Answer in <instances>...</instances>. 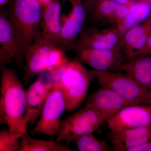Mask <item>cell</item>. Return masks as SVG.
I'll return each instance as SVG.
<instances>
[{
    "instance_id": "obj_1",
    "label": "cell",
    "mask_w": 151,
    "mask_h": 151,
    "mask_svg": "<svg viewBox=\"0 0 151 151\" xmlns=\"http://www.w3.org/2000/svg\"><path fill=\"white\" fill-rule=\"evenodd\" d=\"M1 69L0 123L7 125L13 139L27 133L26 92L13 69Z\"/></svg>"
},
{
    "instance_id": "obj_2",
    "label": "cell",
    "mask_w": 151,
    "mask_h": 151,
    "mask_svg": "<svg viewBox=\"0 0 151 151\" xmlns=\"http://www.w3.org/2000/svg\"><path fill=\"white\" fill-rule=\"evenodd\" d=\"M53 74L55 82L62 92L66 110L72 111L78 108L86 98L94 79L89 70L75 58Z\"/></svg>"
},
{
    "instance_id": "obj_3",
    "label": "cell",
    "mask_w": 151,
    "mask_h": 151,
    "mask_svg": "<svg viewBox=\"0 0 151 151\" xmlns=\"http://www.w3.org/2000/svg\"><path fill=\"white\" fill-rule=\"evenodd\" d=\"M12 1L8 14L20 34L26 50L40 34L43 8L37 0Z\"/></svg>"
},
{
    "instance_id": "obj_4",
    "label": "cell",
    "mask_w": 151,
    "mask_h": 151,
    "mask_svg": "<svg viewBox=\"0 0 151 151\" xmlns=\"http://www.w3.org/2000/svg\"><path fill=\"white\" fill-rule=\"evenodd\" d=\"M100 86L114 91L132 105H151V90L138 83L127 73L89 70Z\"/></svg>"
},
{
    "instance_id": "obj_5",
    "label": "cell",
    "mask_w": 151,
    "mask_h": 151,
    "mask_svg": "<svg viewBox=\"0 0 151 151\" xmlns=\"http://www.w3.org/2000/svg\"><path fill=\"white\" fill-rule=\"evenodd\" d=\"M103 123V119L95 110L85 106L60 120L56 141L58 142L65 141L68 146L78 138L94 133Z\"/></svg>"
},
{
    "instance_id": "obj_6",
    "label": "cell",
    "mask_w": 151,
    "mask_h": 151,
    "mask_svg": "<svg viewBox=\"0 0 151 151\" xmlns=\"http://www.w3.org/2000/svg\"><path fill=\"white\" fill-rule=\"evenodd\" d=\"M26 49L20 34L9 17L6 11L0 14V67L15 63L23 65Z\"/></svg>"
},
{
    "instance_id": "obj_7",
    "label": "cell",
    "mask_w": 151,
    "mask_h": 151,
    "mask_svg": "<svg viewBox=\"0 0 151 151\" xmlns=\"http://www.w3.org/2000/svg\"><path fill=\"white\" fill-rule=\"evenodd\" d=\"M66 110L63 96L58 84L55 82L53 89L49 94L32 135L43 134L52 137L56 136L59 128L60 118Z\"/></svg>"
},
{
    "instance_id": "obj_8",
    "label": "cell",
    "mask_w": 151,
    "mask_h": 151,
    "mask_svg": "<svg viewBox=\"0 0 151 151\" xmlns=\"http://www.w3.org/2000/svg\"><path fill=\"white\" fill-rule=\"evenodd\" d=\"M75 51L76 58L82 63L90 66L93 70L124 72V65L127 60L121 49L79 48L76 49Z\"/></svg>"
},
{
    "instance_id": "obj_9",
    "label": "cell",
    "mask_w": 151,
    "mask_h": 151,
    "mask_svg": "<svg viewBox=\"0 0 151 151\" xmlns=\"http://www.w3.org/2000/svg\"><path fill=\"white\" fill-rule=\"evenodd\" d=\"M84 4L87 14L95 23L117 28L129 12V6L111 0H85Z\"/></svg>"
},
{
    "instance_id": "obj_10",
    "label": "cell",
    "mask_w": 151,
    "mask_h": 151,
    "mask_svg": "<svg viewBox=\"0 0 151 151\" xmlns=\"http://www.w3.org/2000/svg\"><path fill=\"white\" fill-rule=\"evenodd\" d=\"M55 84L53 73L44 71L37 76L26 92V120L33 126L38 120L44 103Z\"/></svg>"
},
{
    "instance_id": "obj_11",
    "label": "cell",
    "mask_w": 151,
    "mask_h": 151,
    "mask_svg": "<svg viewBox=\"0 0 151 151\" xmlns=\"http://www.w3.org/2000/svg\"><path fill=\"white\" fill-rule=\"evenodd\" d=\"M69 1L71 11L67 16L61 17V37L58 46L65 51L74 49L76 39L83 30L87 12L83 0H63Z\"/></svg>"
},
{
    "instance_id": "obj_12",
    "label": "cell",
    "mask_w": 151,
    "mask_h": 151,
    "mask_svg": "<svg viewBox=\"0 0 151 151\" xmlns=\"http://www.w3.org/2000/svg\"><path fill=\"white\" fill-rule=\"evenodd\" d=\"M122 35L115 27L83 29L74 49L79 48L116 49L122 48Z\"/></svg>"
},
{
    "instance_id": "obj_13",
    "label": "cell",
    "mask_w": 151,
    "mask_h": 151,
    "mask_svg": "<svg viewBox=\"0 0 151 151\" xmlns=\"http://www.w3.org/2000/svg\"><path fill=\"white\" fill-rule=\"evenodd\" d=\"M130 105H132L114 91L103 86L87 96L85 103V106L95 110L104 122Z\"/></svg>"
},
{
    "instance_id": "obj_14",
    "label": "cell",
    "mask_w": 151,
    "mask_h": 151,
    "mask_svg": "<svg viewBox=\"0 0 151 151\" xmlns=\"http://www.w3.org/2000/svg\"><path fill=\"white\" fill-rule=\"evenodd\" d=\"M111 131L151 127V105H129L106 122Z\"/></svg>"
},
{
    "instance_id": "obj_15",
    "label": "cell",
    "mask_w": 151,
    "mask_h": 151,
    "mask_svg": "<svg viewBox=\"0 0 151 151\" xmlns=\"http://www.w3.org/2000/svg\"><path fill=\"white\" fill-rule=\"evenodd\" d=\"M54 45L42 39L39 35L28 47L25 53L24 81L27 85L44 71L47 56Z\"/></svg>"
},
{
    "instance_id": "obj_16",
    "label": "cell",
    "mask_w": 151,
    "mask_h": 151,
    "mask_svg": "<svg viewBox=\"0 0 151 151\" xmlns=\"http://www.w3.org/2000/svg\"><path fill=\"white\" fill-rule=\"evenodd\" d=\"M151 35V14L146 21L128 29L122 37V48L127 60L139 56Z\"/></svg>"
},
{
    "instance_id": "obj_17",
    "label": "cell",
    "mask_w": 151,
    "mask_h": 151,
    "mask_svg": "<svg viewBox=\"0 0 151 151\" xmlns=\"http://www.w3.org/2000/svg\"><path fill=\"white\" fill-rule=\"evenodd\" d=\"M61 5L58 0H52L43 8L40 36L42 39L58 46L61 37Z\"/></svg>"
},
{
    "instance_id": "obj_18",
    "label": "cell",
    "mask_w": 151,
    "mask_h": 151,
    "mask_svg": "<svg viewBox=\"0 0 151 151\" xmlns=\"http://www.w3.org/2000/svg\"><path fill=\"white\" fill-rule=\"evenodd\" d=\"M109 137L113 151H129L151 139V127L110 130Z\"/></svg>"
},
{
    "instance_id": "obj_19",
    "label": "cell",
    "mask_w": 151,
    "mask_h": 151,
    "mask_svg": "<svg viewBox=\"0 0 151 151\" xmlns=\"http://www.w3.org/2000/svg\"><path fill=\"white\" fill-rule=\"evenodd\" d=\"M124 72L151 90V56L140 55L127 60Z\"/></svg>"
},
{
    "instance_id": "obj_20",
    "label": "cell",
    "mask_w": 151,
    "mask_h": 151,
    "mask_svg": "<svg viewBox=\"0 0 151 151\" xmlns=\"http://www.w3.org/2000/svg\"><path fill=\"white\" fill-rule=\"evenodd\" d=\"M151 14V7L144 0L134 2L130 6L129 14L118 28L122 36L128 29L146 21Z\"/></svg>"
},
{
    "instance_id": "obj_21",
    "label": "cell",
    "mask_w": 151,
    "mask_h": 151,
    "mask_svg": "<svg viewBox=\"0 0 151 151\" xmlns=\"http://www.w3.org/2000/svg\"><path fill=\"white\" fill-rule=\"evenodd\" d=\"M19 151H74L67 145L51 140H45L32 137L28 133L20 139Z\"/></svg>"
},
{
    "instance_id": "obj_22",
    "label": "cell",
    "mask_w": 151,
    "mask_h": 151,
    "mask_svg": "<svg viewBox=\"0 0 151 151\" xmlns=\"http://www.w3.org/2000/svg\"><path fill=\"white\" fill-rule=\"evenodd\" d=\"M65 51L59 46H53L49 53L44 71L54 73L66 66L70 60Z\"/></svg>"
},
{
    "instance_id": "obj_23",
    "label": "cell",
    "mask_w": 151,
    "mask_h": 151,
    "mask_svg": "<svg viewBox=\"0 0 151 151\" xmlns=\"http://www.w3.org/2000/svg\"><path fill=\"white\" fill-rule=\"evenodd\" d=\"M78 151H111V147L104 141L98 139L93 133L87 134L73 141Z\"/></svg>"
},
{
    "instance_id": "obj_24",
    "label": "cell",
    "mask_w": 151,
    "mask_h": 151,
    "mask_svg": "<svg viewBox=\"0 0 151 151\" xmlns=\"http://www.w3.org/2000/svg\"><path fill=\"white\" fill-rule=\"evenodd\" d=\"M20 141L13 139L8 129L0 132V151H19Z\"/></svg>"
},
{
    "instance_id": "obj_25",
    "label": "cell",
    "mask_w": 151,
    "mask_h": 151,
    "mask_svg": "<svg viewBox=\"0 0 151 151\" xmlns=\"http://www.w3.org/2000/svg\"><path fill=\"white\" fill-rule=\"evenodd\" d=\"M129 151H151V139L130 149Z\"/></svg>"
},
{
    "instance_id": "obj_26",
    "label": "cell",
    "mask_w": 151,
    "mask_h": 151,
    "mask_svg": "<svg viewBox=\"0 0 151 151\" xmlns=\"http://www.w3.org/2000/svg\"><path fill=\"white\" fill-rule=\"evenodd\" d=\"M147 55L151 56V35L148 39L145 46L142 50L139 55Z\"/></svg>"
},
{
    "instance_id": "obj_27",
    "label": "cell",
    "mask_w": 151,
    "mask_h": 151,
    "mask_svg": "<svg viewBox=\"0 0 151 151\" xmlns=\"http://www.w3.org/2000/svg\"><path fill=\"white\" fill-rule=\"evenodd\" d=\"M115 2L120 4L124 5L130 6L133 4L134 2L130 0H111Z\"/></svg>"
},
{
    "instance_id": "obj_28",
    "label": "cell",
    "mask_w": 151,
    "mask_h": 151,
    "mask_svg": "<svg viewBox=\"0 0 151 151\" xmlns=\"http://www.w3.org/2000/svg\"><path fill=\"white\" fill-rule=\"evenodd\" d=\"M37 1L44 8L47 6L52 0H37Z\"/></svg>"
},
{
    "instance_id": "obj_29",
    "label": "cell",
    "mask_w": 151,
    "mask_h": 151,
    "mask_svg": "<svg viewBox=\"0 0 151 151\" xmlns=\"http://www.w3.org/2000/svg\"><path fill=\"white\" fill-rule=\"evenodd\" d=\"M10 1L11 0H0V6H2Z\"/></svg>"
},
{
    "instance_id": "obj_30",
    "label": "cell",
    "mask_w": 151,
    "mask_h": 151,
    "mask_svg": "<svg viewBox=\"0 0 151 151\" xmlns=\"http://www.w3.org/2000/svg\"><path fill=\"white\" fill-rule=\"evenodd\" d=\"M144 1H146L148 3L151 7V0H144Z\"/></svg>"
},
{
    "instance_id": "obj_31",
    "label": "cell",
    "mask_w": 151,
    "mask_h": 151,
    "mask_svg": "<svg viewBox=\"0 0 151 151\" xmlns=\"http://www.w3.org/2000/svg\"><path fill=\"white\" fill-rule=\"evenodd\" d=\"M84 1V0H83V1Z\"/></svg>"
},
{
    "instance_id": "obj_32",
    "label": "cell",
    "mask_w": 151,
    "mask_h": 151,
    "mask_svg": "<svg viewBox=\"0 0 151 151\" xmlns=\"http://www.w3.org/2000/svg\"><path fill=\"white\" fill-rule=\"evenodd\" d=\"M84 1H85V0H84Z\"/></svg>"
}]
</instances>
